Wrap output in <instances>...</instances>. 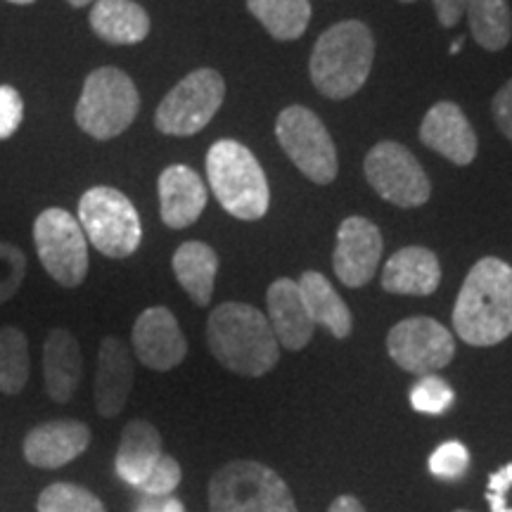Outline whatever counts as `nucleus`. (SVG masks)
<instances>
[{
	"label": "nucleus",
	"instance_id": "obj_1",
	"mask_svg": "<svg viewBox=\"0 0 512 512\" xmlns=\"http://www.w3.org/2000/svg\"><path fill=\"white\" fill-rule=\"evenodd\" d=\"M453 330L470 347H494L512 335V266L479 259L453 306Z\"/></svg>",
	"mask_w": 512,
	"mask_h": 512
},
{
	"label": "nucleus",
	"instance_id": "obj_2",
	"mask_svg": "<svg viewBox=\"0 0 512 512\" xmlns=\"http://www.w3.org/2000/svg\"><path fill=\"white\" fill-rule=\"evenodd\" d=\"M207 344L223 368L245 377L271 373L280 358V344L268 318L254 306L240 302H226L211 311Z\"/></svg>",
	"mask_w": 512,
	"mask_h": 512
},
{
	"label": "nucleus",
	"instance_id": "obj_3",
	"mask_svg": "<svg viewBox=\"0 0 512 512\" xmlns=\"http://www.w3.org/2000/svg\"><path fill=\"white\" fill-rule=\"evenodd\" d=\"M375 60V38L358 19L337 22L323 31L309 62L311 81L320 95L347 100L368 81Z\"/></svg>",
	"mask_w": 512,
	"mask_h": 512
},
{
	"label": "nucleus",
	"instance_id": "obj_4",
	"mask_svg": "<svg viewBox=\"0 0 512 512\" xmlns=\"http://www.w3.org/2000/svg\"><path fill=\"white\" fill-rule=\"evenodd\" d=\"M207 178L216 200L240 221H259L268 211L271 190L261 164L238 140H219L207 152Z\"/></svg>",
	"mask_w": 512,
	"mask_h": 512
},
{
	"label": "nucleus",
	"instance_id": "obj_5",
	"mask_svg": "<svg viewBox=\"0 0 512 512\" xmlns=\"http://www.w3.org/2000/svg\"><path fill=\"white\" fill-rule=\"evenodd\" d=\"M211 512H297L290 486L271 467L233 460L209 482Z\"/></svg>",
	"mask_w": 512,
	"mask_h": 512
},
{
	"label": "nucleus",
	"instance_id": "obj_6",
	"mask_svg": "<svg viewBox=\"0 0 512 512\" xmlns=\"http://www.w3.org/2000/svg\"><path fill=\"white\" fill-rule=\"evenodd\" d=\"M140 112V95L131 76L117 67L93 69L83 81L74 119L95 140H112L133 124Z\"/></svg>",
	"mask_w": 512,
	"mask_h": 512
},
{
	"label": "nucleus",
	"instance_id": "obj_7",
	"mask_svg": "<svg viewBox=\"0 0 512 512\" xmlns=\"http://www.w3.org/2000/svg\"><path fill=\"white\" fill-rule=\"evenodd\" d=\"M79 223L86 240L110 259H126L143 240L138 209L124 192L110 185H95L83 192Z\"/></svg>",
	"mask_w": 512,
	"mask_h": 512
},
{
	"label": "nucleus",
	"instance_id": "obj_8",
	"mask_svg": "<svg viewBox=\"0 0 512 512\" xmlns=\"http://www.w3.org/2000/svg\"><path fill=\"white\" fill-rule=\"evenodd\" d=\"M226 81L216 69H195L164 95L155 114L157 131L164 136L188 138L200 133L221 110Z\"/></svg>",
	"mask_w": 512,
	"mask_h": 512
},
{
	"label": "nucleus",
	"instance_id": "obj_9",
	"mask_svg": "<svg viewBox=\"0 0 512 512\" xmlns=\"http://www.w3.org/2000/svg\"><path fill=\"white\" fill-rule=\"evenodd\" d=\"M275 136L285 155L309 181L328 185L337 178V147L328 128L309 107H285L275 121Z\"/></svg>",
	"mask_w": 512,
	"mask_h": 512
},
{
	"label": "nucleus",
	"instance_id": "obj_10",
	"mask_svg": "<svg viewBox=\"0 0 512 512\" xmlns=\"http://www.w3.org/2000/svg\"><path fill=\"white\" fill-rule=\"evenodd\" d=\"M34 245L50 278L62 287H79L88 275V240L67 209L50 207L36 216Z\"/></svg>",
	"mask_w": 512,
	"mask_h": 512
},
{
	"label": "nucleus",
	"instance_id": "obj_11",
	"mask_svg": "<svg viewBox=\"0 0 512 512\" xmlns=\"http://www.w3.org/2000/svg\"><path fill=\"white\" fill-rule=\"evenodd\" d=\"M363 169H366L368 183L384 202L415 209L430 200V178L413 152L401 143H394V140L377 143L368 152Z\"/></svg>",
	"mask_w": 512,
	"mask_h": 512
},
{
	"label": "nucleus",
	"instance_id": "obj_12",
	"mask_svg": "<svg viewBox=\"0 0 512 512\" xmlns=\"http://www.w3.org/2000/svg\"><path fill=\"white\" fill-rule=\"evenodd\" d=\"M387 351L401 370L425 377L439 373L453 361L456 339L439 320L415 316L401 320L389 330Z\"/></svg>",
	"mask_w": 512,
	"mask_h": 512
},
{
	"label": "nucleus",
	"instance_id": "obj_13",
	"mask_svg": "<svg viewBox=\"0 0 512 512\" xmlns=\"http://www.w3.org/2000/svg\"><path fill=\"white\" fill-rule=\"evenodd\" d=\"M131 339L138 361L157 373L174 370L188 356V339L166 306H152L140 313L133 323Z\"/></svg>",
	"mask_w": 512,
	"mask_h": 512
},
{
	"label": "nucleus",
	"instance_id": "obj_14",
	"mask_svg": "<svg viewBox=\"0 0 512 512\" xmlns=\"http://www.w3.org/2000/svg\"><path fill=\"white\" fill-rule=\"evenodd\" d=\"M382 259V233L373 221L349 216L337 230V247L332 254L337 278L347 287H363L373 280Z\"/></svg>",
	"mask_w": 512,
	"mask_h": 512
},
{
	"label": "nucleus",
	"instance_id": "obj_15",
	"mask_svg": "<svg viewBox=\"0 0 512 512\" xmlns=\"http://www.w3.org/2000/svg\"><path fill=\"white\" fill-rule=\"evenodd\" d=\"M91 437V427L86 422L50 420L29 430L22 451L29 465L41 467V470H57L86 453Z\"/></svg>",
	"mask_w": 512,
	"mask_h": 512
},
{
	"label": "nucleus",
	"instance_id": "obj_16",
	"mask_svg": "<svg viewBox=\"0 0 512 512\" xmlns=\"http://www.w3.org/2000/svg\"><path fill=\"white\" fill-rule=\"evenodd\" d=\"M420 140L448 162L467 166L477 157V133L456 102H437L425 114Z\"/></svg>",
	"mask_w": 512,
	"mask_h": 512
},
{
	"label": "nucleus",
	"instance_id": "obj_17",
	"mask_svg": "<svg viewBox=\"0 0 512 512\" xmlns=\"http://www.w3.org/2000/svg\"><path fill=\"white\" fill-rule=\"evenodd\" d=\"M136 382L133 356L119 337H105L98 351V373H95V408L102 418H117L124 411L128 396Z\"/></svg>",
	"mask_w": 512,
	"mask_h": 512
},
{
	"label": "nucleus",
	"instance_id": "obj_18",
	"mask_svg": "<svg viewBox=\"0 0 512 512\" xmlns=\"http://www.w3.org/2000/svg\"><path fill=\"white\" fill-rule=\"evenodd\" d=\"M207 207V185L185 164L166 166L159 176V211L169 228L183 230L195 223Z\"/></svg>",
	"mask_w": 512,
	"mask_h": 512
},
{
	"label": "nucleus",
	"instance_id": "obj_19",
	"mask_svg": "<svg viewBox=\"0 0 512 512\" xmlns=\"http://www.w3.org/2000/svg\"><path fill=\"white\" fill-rule=\"evenodd\" d=\"M268 304V323H271V330L275 339H278L280 347L299 351L304 349L306 344L313 339V320L309 318V311H306L302 292H299L297 280L290 278H278L275 283L268 287L266 294Z\"/></svg>",
	"mask_w": 512,
	"mask_h": 512
},
{
	"label": "nucleus",
	"instance_id": "obj_20",
	"mask_svg": "<svg viewBox=\"0 0 512 512\" xmlns=\"http://www.w3.org/2000/svg\"><path fill=\"white\" fill-rule=\"evenodd\" d=\"M441 266L437 254L427 247H403L392 254L382 275V290L408 297H427L437 292Z\"/></svg>",
	"mask_w": 512,
	"mask_h": 512
},
{
	"label": "nucleus",
	"instance_id": "obj_21",
	"mask_svg": "<svg viewBox=\"0 0 512 512\" xmlns=\"http://www.w3.org/2000/svg\"><path fill=\"white\" fill-rule=\"evenodd\" d=\"M43 377L46 392L55 403H69L83 377V356L79 339L64 328L50 330L43 344Z\"/></svg>",
	"mask_w": 512,
	"mask_h": 512
},
{
	"label": "nucleus",
	"instance_id": "obj_22",
	"mask_svg": "<svg viewBox=\"0 0 512 512\" xmlns=\"http://www.w3.org/2000/svg\"><path fill=\"white\" fill-rule=\"evenodd\" d=\"M162 456V437H159L157 427L147 420H131L121 432L114 470L121 482L140 489V484L150 477Z\"/></svg>",
	"mask_w": 512,
	"mask_h": 512
},
{
	"label": "nucleus",
	"instance_id": "obj_23",
	"mask_svg": "<svg viewBox=\"0 0 512 512\" xmlns=\"http://www.w3.org/2000/svg\"><path fill=\"white\" fill-rule=\"evenodd\" d=\"M150 27V15L133 0H95L91 10V29L110 46H136Z\"/></svg>",
	"mask_w": 512,
	"mask_h": 512
},
{
	"label": "nucleus",
	"instance_id": "obj_24",
	"mask_svg": "<svg viewBox=\"0 0 512 512\" xmlns=\"http://www.w3.org/2000/svg\"><path fill=\"white\" fill-rule=\"evenodd\" d=\"M297 285L313 325H323L325 330L332 332V337L347 339L354 328V320H351L349 306L335 292L330 280L318 271H306L297 280Z\"/></svg>",
	"mask_w": 512,
	"mask_h": 512
},
{
	"label": "nucleus",
	"instance_id": "obj_25",
	"mask_svg": "<svg viewBox=\"0 0 512 512\" xmlns=\"http://www.w3.org/2000/svg\"><path fill=\"white\" fill-rule=\"evenodd\" d=\"M171 266H174L176 280L188 292L192 302L207 306L214 294L216 273H219V254L200 240H190L176 249Z\"/></svg>",
	"mask_w": 512,
	"mask_h": 512
},
{
	"label": "nucleus",
	"instance_id": "obj_26",
	"mask_svg": "<svg viewBox=\"0 0 512 512\" xmlns=\"http://www.w3.org/2000/svg\"><path fill=\"white\" fill-rule=\"evenodd\" d=\"M467 22L477 46L498 53L512 38V10L508 0H467Z\"/></svg>",
	"mask_w": 512,
	"mask_h": 512
},
{
	"label": "nucleus",
	"instance_id": "obj_27",
	"mask_svg": "<svg viewBox=\"0 0 512 512\" xmlns=\"http://www.w3.org/2000/svg\"><path fill=\"white\" fill-rule=\"evenodd\" d=\"M247 10L275 41H294L309 27V0H247Z\"/></svg>",
	"mask_w": 512,
	"mask_h": 512
},
{
	"label": "nucleus",
	"instance_id": "obj_28",
	"mask_svg": "<svg viewBox=\"0 0 512 512\" xmlns=\"http://www.w3.org/2000/svg\"><path fill=\"white\" fill-rule=\"evenodd\" d=\"M29 339L19 328H0V392L15 396L29 382Z\"/></svg>",
	"mask_w": 512,
	"mask_h": 512
},
{
	"label": "nucleus",
	"instance_id": "obj_29",
	"mask_svg": "<svg viewBox=\"0 0 512 512\" xmlns=\"http://www.w3.org/2000/svg\"><path fill=\"white\" fill-rule=\"evenodd\" d=\"M36 512H107V508L86 486L55 482L38 494Z\"/></svg>",
	"mask_w": 512,
	"mask_h": 512
},
{
	"label": "nucleus",
	"instance_id": "obj_30",
	"mask_svg": "<svg viewBox=\"0 0 512 512\" xmlns=\"http://www.w3.org/2000/svg\"><path fill=\"white\" fill-rule=\"evenodd\" d=\"M456 401L451 384L437 375H425L413 384L411 406L425 415H444Z\"/></svg>",
	"mask_w": 512,
	"mask_h": 512
},
{
	"label": "nucleus",
	"instance_id": "obj_31",
	"mask_svg": "<svg viewBox=\"0 0 512 512\" xmlns=\"http://www.w3.org/2000/svg\"><path fill=\"white\" fill-rule=\"evenodd\" d=\"M27 275V256L10 242L0 240V304L10 302Z\"/></svg>",
	"mask_w": 512,
	"mask_h": 512
},
{
	"label": "nucleus",
	"instance_id": "obj_32",
	"mask_svg": "<svg viewBox=\"0 0 512 512\" xmlns=\"http://www.w3.org/2000/svg\"><path fill=\"white\" fill-rule=\"evenodd\" d=\"M467 467H470V451L460 441H446V444L434 448L430 456V472L434 477L446 479V482L463 477Z\"/></svg>",
	"mask_w": 512,
	"mask_h": 512
},
{
	"label": "nucleus",
	"instance_id": "obj_33",
	"mask_svg": "<svg viewBox=\"0 0 512 512\" xmlns=\"http://www.w3.org/2000/svg\"><path fill=\"white\" fill-rule=\"evenodd\" d=\"M181 479L183 472L178 460L164 453V456L159 458L155 470L150 472V477L140 484L138 491L145 496H171L178 489V484H181Z\"/></svg>",
	"mask_w": 512,
	"mask_h": 512
},
{
	"label": "nucleus",
	"instance_id": "obj_34",
	"mask_svg": "<svg viewBox=\"0 0 512 512\" xmlns=\"http://www.w3.org/2000/svg\"><path fill=\"white\" fill-rule=\"evenodd\" d=\"M24 121V100L17 88L0 86V140L15 136Z\"/></svg>",
	"mask_w": 512,
	"mask_h": 512
},
{
	"label": "nucleus",
	"instance_id": "obj_35",
	"mask_svg": "<svg viewBox=\"0 0 512 512\" xmlns=\"http://www.w3.org/2000/svg\"><path fill=\"white\" fill-rule=\"evenodd\" d=\"M486 503L491 512H512V463L498 467L486 484Z\"/></svg>",
	"mask_w": 512,
	"mask_h": 512
},
{
	"label": "nucleus",
	"instance_id": "obj_36",
	"mask_svg": "<svg viewBox=\"0 0 512 512\" xmlns=\"http://www.w3.org/2000/svg\"><path fill=\"white\" fill-rule=\"evenodd\" d=\"M491 112H494L498 131H501L503 136L512 143V79L494 95Z\"/></svg>",
	"mask_w": 512,
	"mask_h": 512
},
{
	"label": "nucleus",
	"instance_id": "obj_37",
	"mask_svg": "<svg viewBox=\"0 0 512 512\" xmlns=\"http://www.w3.org/2000/svg\"><path fill=\"white\" fill-rule=\"evenodd\" d=\"M133 512H185L183 501L171 496H140L136 505H133Z\"/></svg>",
	"mask_w": 512,
	"mask_h": 512
},
{
	"label": "nucleus",
	"instance_id": "obj_38",
	"mask_svg": "<svg viewBox=\"0 0 512 512\" xmlns=\"http://www.w3.org/2000/svg\"><path fill=\"white\" fill-rule=\"evenodd\" d=\"M432 3L441 27H456L467 10V0H432Z\"/></svg>",
	"mask_w": 512,
	"mask_h": 512
},
{
	"label": "nucleus",
	"instance_id": "obj_39",
	"mask_svg": "<svg viewBox=\"0 0 512 512\" xmlns=\"http://www.w3.org/2000/svg\"><path fill=\"white\" fill-rule=\"evenodd\" d=\"M328 512H366V508H363L361 501L354 496H339L335 498V503L330 505Z\"/></svg>",
	"mask_w": 512,
	"mask_h": 512
},
{
	"label": "nucleus",
	"instance_id": "obj_40",
	"mask_svg": "<svg viewBox=\"0 0 512 512\" xmlns=\"http://www.w3.org/2000/svg\"><path fill=\"white\" fill-rule=\"evenodd\" d=\"M69 5H72V8H86V5H91L93 0H67Z\"/></svg>",
	"mask_w": 512,
	"mask_h": 512
},
{
	"label": "nucleus",
	"instance_id": "obj_41",
	"mask_svg": "<svg viewBox=\"0 0 512 512\" xmlns=\"http://www.w3.org/2000/svg\"><path fill=\"white\" fill-rule=\"evenodd\" d=\"M460 48H463V38H458V41H453V46H451V55H456Z\"/></svg>",
	"mask_w": 512,
	"mask_h": 512
},
{
	"label": "nucleus",
	"instance_id": "obj_42",
	"mask_svg": "<svg viewBox=\"0 0 512 512\" xmlns=\"http://www.w3.org/2000/svg\"><path fill=\"white\" fill-rule=\"evenodd\" d=\"M10 3H15V5H31V3H36V0H10Z\"/></svg>",
	"mask_w": 512,
	"mask_h": 512
},
{
	"label": "nucleus",
	"instance_id": "obj_43",
	"mask_svg": "<svg viewBox=\"0 0 512 512\" xmlns=\"http://www.w3.org/2000/svg\"><path fill=\"white\" fill-rule=\"evenodd\" d=\"M401 3H415V0H401Z\"/></svg>",
	"mask_w": 512,
	"mask_h": 512
},
{
	"label": "nucleus",
	"instance_id": "obj_44",
	"mask_svg": "<svg viewBox=\"0 0 512 512\" xmlns=\"http://www.w3.org/2000/svg\"><path fill=\"white\" fill-rule=\"evenodd\" d=\"M456 512H470V510H456Z\"/></svg>",
	"mask_w": 512,
	"mask_h": 512
}]
</instances>
